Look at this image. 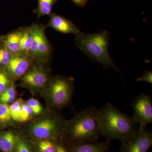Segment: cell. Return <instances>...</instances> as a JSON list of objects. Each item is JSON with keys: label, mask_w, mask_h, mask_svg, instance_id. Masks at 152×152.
Returning <instances> with one entry per match:
<instances>
[{"label": "cell", "mask_w": 152, "mask_h": 152, "mask_svg": "<svg viewBox=\"0 0 152 152\" xmlns=\"http://www.w3.org/2000/svg\"><path fill=\"white\" fill-rule=\"evenodd\" d=\"M101 135L109 140L124 142L132 137L136 131L137 123L130 117L108 103L96 114Z\"/></svg>", "instance_id": "1"}, {"label": "cell", "mask_w": 152, "mask_h": 152, "mask_svg": "<svg viewBox=\"0 0 152 152\" xmlns=\"http://www.w3.org/2000/svg\"><path fill=\"white\" fill-rule=\"evenodd\" d=\"M97 110L91 107L76 113L72 119L66 121L63 135L76 144L96 142L101 135L96 116Z\"/></svg>", "instance_id": "2"}, {"label": "cell", "mask_w": 152, "mask_h": 152, "mask_svg": "<svg viewBox=\"0 0 152 152\" xmlns=\"http://www.w3.org/2000/svg\"><path fill=\"white\" fill-rule=\"evenodd\" d=\"M75 36L76 45L90 58L101 63L105 69L112 67L120 73L115 65L113 60L109 55L110 38L107 31L102 30L90 34L82 32Z\"/></svg>", "instance_id": "3"}, {"label": "cell", "mask_w": 152, "mask_h": 152, "mask_svg": "<svg viewBox=\"0 0 152 152\" xmlns=\"http://www.w3.org/2000/svg\"><path fill=\"white\" fill-rule=\"evenodd\" d=\"M74 81V79L71 77H51L42 90L49 104L57 109L69 106L73 92Z\"/></svg>", "instance_id": "4"}, {"label": "cell", "mask_w": 152, "mask_h": 152, "mask_svg": "<svg viewBox=\"0 0 152 152\" xmlns=\"http://www.w3.org/2000/svg\"><path fill=\"white\" fill-rule=\"evenodd\" d=\"M66 123L62 117L52 113L34 120L26 129L34 138L42 140L56 139L62 135Z\"/></svg>", "instance_id": "5"}, {"label": "cell", "mask_w": 152, "mask_h": 152, "mask_svg": "<svg viewBox=\"0 0 152 152\" xmlns=\"http://www.w3.org/2000/svg\"><path fill=\"white\" fill-rule=\"evenodd\" d=\"M46 64L34 61L26 74L20 79V85L33 92L42 90L51 77Z\"/></svg>", "instance_id": "6"}, {"label": "cell", "mask_w": 152, "mask_h": 152, "mask_svg": "<svg viewBox=\"0 0 152 152\" xmlns=\"http://www.w3.org/2000/svg\"><path fill=\"white\" fill-rule=\"evenodd\" d=\"M152 145L151 132L146 127H139L129 140L122 143L121 152H147Z\"/></svg>", "instance_id": "7"}, {"label": "cell", "mask_w": 152, "mask_h": 152, "mask_svg": "<svg viewBox=\"0 0 152 152\" xmlns=\"http://www.w3.org/2000/svg\"><path fill=\"white\" fill-rule=\"evenodd\" d=\"M134 115L132 118L140 124V128L146 127L152 123L151 97L142 94L134 100L132 105Z\"/></svg>", "instance_id": "8"}, {"label": "cell", "mask_w": 152, "mask_h": 152, "mask_svg": "<svg viewBox=\"0 0 152 152\" xmlns=\"http://www.w3.org/2000/svg\"><path fill=\"white\" fill-rule=\"evenodd\" d=\"M34 60L29 55L17 53L12 57L5 70L12 80L20 79L26 73Z\"/></svg>", "instance_id": "9"}, {"label": "cell", "mask_w": 152, "mask_h": 152, "mask_svg": "<svg viewBox=\"0 0 152 152\" xmlns=\"http://www.w3.org/2000/svg\"><path fill=\"white\" fill-rule=\"evenodd\" d=\"M50 20L45 28H52L64 34H73L75 35L82 33L77 26L70 20L51 12L49 15Z\"/></svg>", "instance_id": "10"}, {"label": "cell", "mask_w": 152, "mask_h": 152, "mask_svg": "<svg viewBox=\"0 0 152 152\" xmlns=\"http://www.w3.org/2000/svg\"><path fill=\"white\" fill-rule=\"evenodd\" d=\"M52 51L50 44L49 42L44 30L42 33L38 44L37 52L34 61L43 64L48 63L51 58Z\"/></svg>", "instance_id": "11"}, {"label": "cell", "mask_w": 152, "mask_h": 152, "mask_svg": "<svg viewBox=\"0 0 152 152\" xmlns=\"http://www.w3.org/2000/svg\"><path fill=\"white\" fill-rule=\"evenodd\" d=\"M23 34V28L13 31L4 36L3 44L12 54L19 53L20 41Z\"/></svg>", "instance_id": "12"}, {"label": "cell", "mask_w": 152, "mask_h": 152, "mask_svg": "<svg viewBox=\"0 0 152 152\" xmlns=\"http://www.w3.org/2000/svg\"><path fill=\"white\" fill-rule=\"evenodd\" d=\"M110 141L105 142H88L74 145L71 152H109Z\"/></svg>", "instance_id": "13"}, {"label": "cell", "mask_w": 152, "mask_h": 152, "mask_svg": "<svg viewBox=\"0 0 152 152\" xmlns=\"http://www.w3.org/2000/svg\"><path fill=\"white\" fill-rule=\"evenodd\" d=\"M18 138L11 131L0 132V149L4 152H13Z\"/></svg>", "instance_id": "14"}, {"label": "cell", "mask_w": 152, "mask_h": 152, "mask_svg": "<svg viewBox=\"0 0 152 152\" xmlns=\"http://www.w3.org/2000/svg\"><path fill=\"white\" fill-rule=\"evenodd\" d=\"M33 34L31 26L23 28V34L20 41L19 53L29 55L32 45Z\"/></svg>", "instance_id": "15"}, {"label": "cell", "mask_w": 152, "mask_h": 152, "mask_svg": "<svg viewBox=\"0 0 152 152\" xmlns=\"http://www.w3.org/2000/svg\"><path fill=\"white\" fill-rule=\"evenodd\" d=\"M38 6L34 12L39 18L49 15L52 12L53 7L56 3L57 0H38Z\"/></svg>", "instance_id": "16"}, {"label": "cell", "mask_w": 152, "mask_h": 152, "mask_svg": "<svg viewBox=\"0 0 152 152\" xmlns=\"http://www.w3.org/2000/svg\"><path fill=\"white\" fill-rule=\"evenodd\" d=\"M13 121L8 104L0 102V128L8 126Z\"/></svg>", "instance_id": "17"}, {"label": "cell", "mask_w": 152, "mask_h": 152, "mask_svg": "<svg viewBox=\"0 0 152 152\" xmlns=\"http://www.w3.org/2000/svg\"><path fill=\"white\" fill-rule=\"evenodd\" d=\"M22 101L18 99L13 102L10 107L12 119L15 121L20 122L22 112Z\"/></svg>", "instance_id": "18"}, {"label": "cell", "mask_w": 152, "mask_h": 152, "mask_svg": "<svg viewBox=\"0 0 152 152\" xmlns=\"http://www.w3.org/2000/svg\"><path fill=\"white\" fill-rule=\"evenodd\" d=\"M12 83V80L4 69L0 68V94Z\"/></svg>", "instance_id": "19"}, {"label": "cell", "mask_w": 152, "mask_h": 152, "mask_svg": "<svg viewBox=\"0 0 152 152\" xmlns=\"http://www.w3.org/2000/svg\"><path fill=\"white\" fill-rule=\"evenodd\" d=\"M12 54L3 44L0 46V68L4 69L10 62Z\"/></svg>", "instance_id": "20"}, {"label": "cell", "mask_w": 152, "mask_h": 152, "mask_svg": "<svg viewBox=\"0 0 152 152\" xmlns=\"http://www.w3.org/2000/svg\"><path fill=\"white\" fill-rule=\"evenodd\" d=\"M22 112L21 116L19 122H25L31 119L33 114H34L32 110L26 103L22 102Z\"/></svg>", "instance_id": "21"}, {"label": "cell", "mask_w": 152, "mask_h": 152, "mask_svg": "<svg viewBox=\"0 0 152 152\" xmlns=\"http://www.w3.org/2000/svg\"><path fill=\"white\" fill-rule=\"evenodd\" d=\"M27 104L32 110L34 114L39 115L42 112L43 109L39 102L36 99H30L26 102Z\"/></svg>", "instance_id": "22"}, {"label": "cell", "mask_w": 152, "mask_h": 152, "mask_svg": "<svg viewBox=\"0 0 152 152\" xmlns=\"http://www.w3.org/2000/svg\"><path fill=\"white\" fill-rule=\"evenodd\" d=\"M15 150V152H31L27 143L23 139L18 137Z\"/></svg>", "instance_id": "23"}, {"label": "cell", "mask_w": 152, "mask_h": 152, "mask_svg": "<svg viewBox=\"0 0 152 152\" xmlns=\"http://www.w3.org/2000/svg\"><path fill=\"white\" fill-rule=\"evenodd\" d=\"M136 81L145 82L152 84V72L150 71H145L141 77L137 79Z\"/></svg>", "instance_id": "24"}, {"label": "cell", "mask_w": 152, "mask_h": 152, "mask_svg": "<svg viewBox=\"0 0 152 152\" xmlns=\"http://www.w3.org/2000/svg\"><path fill=\"white\" fill-rule=\"evenodd\" d=\"M42 143L46 148L50 152H56L57 145H56L52 142L48 140H43L41 141Z\"/></svg>", "instance_id": "25"}, {"label": "cell", "mask_w": 152, "mask_h": 152, "mask_svg": "<svg viewBox=\"0 0 152 152\" xmlns=\"http://www.w3.org/2000/svg\"><path fill=\"white\" fill-rule=\"evenodd\" d=\"M76 5L80 7H84L86 5L88 0H71Z\"/></svg>", "instance_id": "26"}, {"label": "cell", "mask_w": 152, "mask_h": 152, "mask_svg": "<svg viewBox=\"0 0 152 152\" xmlns=\"http://www.w3.org/2000/svg\"><path fill=\"white\" fill-rule=\"evenodd\" d=\"M38 147H39V151L40 152H50L44 146L43 144L42 143L41 141L39 143Z\"/></svg>", "instance_id": "27"}, {"label": "cell", "mask_w": 152, "mask_h": 152, "mask_svg": "<svg viewBox=\"0 0 152 152\" xmlns=\"http://www.w3.org/2000/svg\"><path fill=\"white\" fill-rule=\"evenodd\" d=\"M56 152H68V151L62 145H57Z\"/></svg>", "instance_id": "28"}, {"label": "cell", "mask_w": 152, "mask_h": 152, "mask_svg": "<svg viewBox=\"0 0 152 152\" xmlns=\"http://www.w3.org/2000/svg\"><path fill=\"white\" fill-rule=\"evenodd\" d=\"M4 36L0 35V46L3 44V39Z\"/></svg>", "instance_id": "29"}]
</instances>
